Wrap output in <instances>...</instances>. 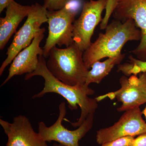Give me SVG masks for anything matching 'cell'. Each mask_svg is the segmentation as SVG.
Returning <instances> with one entry per match:
<instances>
[{
  "instance_id": "6da1fadb",
  "label": "cell",
  "mask_w": 146,
  "mask_h": 146,
  "mask_svg": "<svg viewBox=\"0 0 146 146\" xmlns=\"http://www.w3.org/2000/svg\"><path fill=\"white\" fill-rule=\"evenodd\" d=\"M39 63L33 72L27 74L26 80L35 76L42 77L44 80V87L42 91L34 95L32 98H42L48 93H55L60 95L68 102V107L72 110H76L79 106L81 114L77 121L70 123L74 127L81 125L89 115L94 114L98 106L96 99L89 98L94 95L95 91L85 84L70 85L63 83L55 77L50 72L46 64L45 58L39 56Z\"/></svg>"
},
{
  "instance_id": "7a4b0ae2",
  "label": "cell",
  "mask_w": 146,
  "mask_h": 146,
  "mask_svg": "<svg viewBox=\"0 0 146 146\" xmlns=\"http://www.w3.org/2000/svg\"><path fill=\"white\" fill-rule=\"evenodd\" d=\"M141 31L134 21L129 19L124 22L115 20L108 25L104 33L83 52V59L89 69L95 62L105 58L113 57L121 53L126 43L141 40Z\"/></svg>"
},
{
  "instance_id": "3957f363",
  "label": "cell",
  "mask_w": 146,
  "mask_h": 146,
  "mask_svg": "<svg viewBox=\"0 0 146 146\" xmlns=\"http://www.w3.org/2000/svg\"><path fill=\"white\" fill-rule=\"evenodd\" d=\"M83 54L74 43L64 48L55 46L50 50L46 61L47 68L53 75L66 84H85L89 70L84 61Z\"/></svg>"
},
{
  "instance_id": "277c9868",
  "label": "cell",
  "mask_w": 146,
  "mask_h": 146,
  "mask_svg": "<svg viewBox=\"0 0 146 146\" xmlns=\"http://www.w3.org/2000/svg\"><path fill=\"white\" fill-rule=\"evenodd\" d=\"M59 115L55 122L47 127L44 123H38V133L46 142L55 141L64 146H79V142L91 130L94 123V114L88 116L86 120L75 130H69L62 125L66 114L65 102L59 105Z\"/></svg>"
},
{
  "instance_id": "5b68a950",
  "label": "cell",
  "mask_w": 146,
  "mask_h": 146,
  "mask_svg": "<svg viewBox=\"0 0 146 146\" xmlns=\"http://www.w3.org/2000/svg\"><path fill=\"white\" fill-rule=\"evenodd\" d=\"M48 10L38 3L31 5L25 23L14 35L12 43L7 49V57L0 68V76L11 63L20 52L31 44L35 35L41 30V25L48 22Z\"/></svg>"
},
{
  "instance_id": "8992f818",
  "label": "cell",
  "mask_w": 146,
  "mask_h": 146,
  "mask_svg": "<svg viewBox=\"0 0 146 146\" xmlns=\"http://www.w3.org/2000/svg\"><path fill=\"white\" fill-rule=\"evenodd\" d=\"M119 89L95 98L98 102L106 99L117 100L121 103L118 111L125 112L128 110L139 107L146 103V72L129 76H123L119 79Z\"/></svg>"
},
{
  "instance_id": "52a82bcc",
  "label": "cell",
  "mask_w": 146,
  "mask_h": 146,
  "mask_svg": "<svg viewBox=\"0 0 146 146\" xmlns=\"http://www.w3.org/2000/svg\"><path fill=\"white\" fill-rule=\"evenodd\" d=\"M76 12L65 6L60 10H48V35L43 48L44 58L48 56L50 50L56 46H69L74 44L73 32Z\"/></svg>"
},
{
  "instance_id": "ba28073f",
  "label": "cell",
  "mask_w": 146,
  "mask_h": 146,
  "mask_svg": "<svg viewBox=\"0 0 146 146\" xmlns=\"http://www.w3.org/2000/svg\"><path fill=\"white\" fill-rule=\"evenodd\" d=\"M107 1V0H90L85 2L80 16L74 22L73 41L83 52L92 44L91 37L96 27L102 22V13Z\"/></svg>"
},
{
  "instance_id": "9c48e42d",
  "label": "cell",
  "mask_w": 146,
  "mask_h": 146,
  "mask_svg": "<svg viewBox=\"0 0 146 146\" xmlns=\"http://www.w3.org/2000/svg\"><path fill=\"white\" fill-rule=\"evenodd\" d=\"M140 107L125 111L118 121L109 127L97 131L96 141L99 145L123 138L146 133V122L142 117Z\"/></svg>"
},
{
  "instance_id": "30bf717a",
  "label": "cell",
  "mask_w": 146,
  "mask_h": 146,
  "mask_svg": "<svg viewBox=\"0 0 146 146\" xmlns=\"http://www.w3.org/2000/svg\"><path fill=\"white\" fill-rule=\"evenodd\" d=\"M113 16L122 22L129 19L134 21L141 31V38L131 52L137 59L146 61V0H118Z\"/></svg>"
},
{
  "instance_id": "8fae6325",
  "label": "cell",
  "mask_w": 146,
  "mask_h": 146,
  "mask_svg": "<svg viewBox=\"0 0 146 146\" xmlns=\"http://www.w3.org/2000/svg\"><path fill=\"white\" fill-rule=\"evenodd\" d=\"M0 125L8 138L6 146H48L25 116L14 117L11 123L1 119Z\"/></svg>"
},
{
  "instance_id": "7c38bea8",
  "label": "cell",
  "mask_w": 146,
  "mask_h": 146,
  "mask_svg": "<svg viewBox=\"0 0 146 146\" xmlns=\"http://www.w3.org/2000/svg\"><path fill=\"white\" fill-rule=\"evenodd\" d=\"M45 31L44 28H41L31 44L16 55L9 69L8 76L1 86L5 84L14 76L30 74L36 70L39 56L44 54V50L40 47V44L44 36Z\"/></svg>"
},
{
  "instance_id": "4fadbf2b",
  "label": "cell",
  "mask_w": 146,
  "mask_h": 146,
  "mask_svg": "<svg viewBox=\"0 0 146 146\" xmlns=\"http://www.w3.org/2000/svg\"><path fill=\"white\" fill-rule=\"evenodd\" d=\"M31 5H23L13 1L6 8L5 16L0 18V50L3 49L11 36L16 33L20 23L27 16Z\"/></svg>"
},
{
  "instance_id": "5bb4252c",
  "label": "cell",
  "mask_w": 146,
  "mask_h": 146,
  "mask_svg": "<svg viewBox=\"0 0 146 146\" xmlns=\"http://www.w3.org/2000/svg\"><path fill=\"white\" fill-rule=\"evenodd\" d=\"M125 54H118L113 57L108 58L106 60L95 62L91 67L86 77L85 84L89 86L91 83L99 84L108 75L115 65H119L125 57Z\"/></svg>"
},
{
  "instance_id": "9a60e30c",
  "label": "cell",
  "mask_w": 146,
  "mask_h": 146,
  "mask_svg": "<svg viewBox=\"0 0 146 146\" xmlns=\"http://www.w3.org/2000/svg\"><path fill=\"white\" fill-rule=\"evenodd\" d=\"M117 71L127 76L146 72V61L139 60L132 55L129 56L127 62L118 65Z\"/></svg>"
},
{
  "instance_id": "2e32d148",
  "label": "cell",
  "mask_w": 146,
  "mask_h": 146,
  "mask_svg": "<svg viewBox=\"0 0 146 146\" xmlns=\"http://www.w3.org/2000/svg\"><path fill=\"white\" fill-rule=\"evenodd\" d=\"M118 0H107L106 6L105 14L102 18L100 25V29L105 30L108 25L109 19L112 14L114 13L115 9L117 5Z\"/></svg>"
},
{
  "instance_id": "e0dca14e",
  "label": "cell",
  "mask_w": 146,
  "mask_h": 146,
  "mask_svg": "<svg viewBox=\"0 0 146 146\" xmlns=\"http://www.w3.org/2000/svg\"><path fill=\"white\" fill-rule=\"evenodd\" d=\"M71 0H44V5L48 11L60 10L65 7Z\"/></svg>"
},
{
  "instance_id": "ac0fdd59",
  "label": "cell",
  "mask_w": 146,
  "mask_h": 146,
  "mask_svg": "<svg viewBox=\"0 0 146 146\" xmlns=\"http://www.w3.org/2000/svg\"><path fill=\"white\" fill-rule=\"evenodd\" d=\"M134 138L131 136L123 137L106 142L101 145L100 146H128Z\"/></svg>"
},
{
  "instance_id": "d6986e66",
  "label": "cell",
  "mask_w": 146,
  "mask_h": 146,
  "mask_svg": "<svg viewBox=\"0 0 146 146\" xmlns=\"http://www.w3.org/2000/svg\"><path fill=\"white\" fill-rule=\"evenodd\" d=\"M128 146H146V133L138 135L133 138Z\"/></svg>"
},
{
  "instance_id": "ffe728a7",
  "label": "cell",
  "mask_w": 146,
  "mask_h": 146,
  "mask_svg": "<svg viewBox=\"0 0 146 146\" xmlns=\"http://www.w3.org/2000/svg\"><path fill=\"white\" fill-rule=\"evenodd\" d=\"M14 0H0V13H1Z\"/></svg>"
},
{
  "instance_id": "44dd1931",
  "label": "cell",
  "mask_w": 146,
  "mask_h": 146,
  "mask_svg": "<svg viewBox=\"0 0 146 146\" xmlns=\"http://www.w3.org/2000/svg\"><path fill=\"white\" fill-rule=\"evenodd\" d=\"M142 113H143V115L144 116H145L146 119V106L145 109H144L143 110V111H142Z\"/></svg>"
},
{
  "instance_id": "7402d4cb",
  "label": "cell",
  "mask_w": 146,
  "mask_h": 146,
  "mask_svg": "<svg viewBox=\"0 0 146 146\" xmlns=\"http://www.w3.org/2000/svg\"><path fill=\"white\" fill-rule=\"evenodd\" d=\"M53 146H64L63 145H60V144H58L56 143H54V144L53 145Z\"/></svg>"
}]
</instances>
